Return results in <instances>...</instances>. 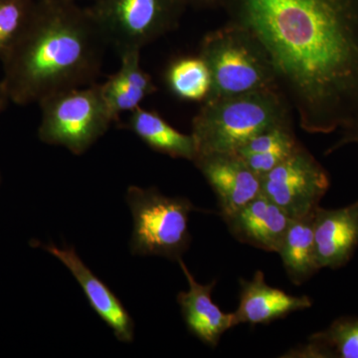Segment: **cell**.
<instances>
[{
  "label": "cell",
  "instance_id": "1",
  "mask_svg": "<svg viewBox=\"0 0 358 358\" xmlns=\"http://www.w3.org/2000/svg\"><path fill=\"white\" fill-rule=\"evenodd\" d=\"M267 53L308 134L358 126V0H219Z\"/></svg>",
  "mask_w": 358,
  "mask_h": 358
},
{
  "label": "cell",
  "instance_id": "2",
  "mask_svg": "<svg viewBox=\"0 0 358 358\" xmlns=\"http://www.w3.org/2000/svg\"><path fill=\"white\" fill-rule=\"evenodd\" d=\"M108 45L88 7L36 0L29 20L0 60L9 100L26 106L95 83Z\"/></svg>",
  "mask_w": 358,
  "mask_h": 358
},
{
  "label": "cell",
  "instance_id": "3",
  "mask_svg": "<svg viewBox=\"0 0 358 358\" xmlns=\"http://www.w3.org/2000/svg\"><path fill=\"white\" fill-rule=\"evenodd\" d=\"M292 113L291 106L279 90L206 100L192 124L197 157L237 155L257 134L293 122Z\"/></svg>",
  "mask_w": 358,
  "mask_h": 358
},
{
  "label": "cell",
  "instance_id": "4",
  "mask_svg": "<svg viewBox=\"0 0 358 358\" xmlns=\"http://www.w3.org/2000/svg\"><path fill=\"white\" fill-rule=\"evenodd\" d=\"M199 55L210 72L211 90L206 100L279 90L263 47L248 30L230 21L205 35Z\"/></svg>",
  "mask_w": 358,
  "mask_h": 358
},
{
  "label": "cell",
  "instance_id": "5",
  "mask_svg": "<svg viewBox=\"0 0 358 358\" xmlns=\"http://www.w3.org/2000/svg\"><path fill=\"white\" fill-rule=\"evenodd\" d=\"M126 201L133 216L129 251L178 261L189 248V214L196 207L185 197L164 195L157 187L129 186Z\"/></svg>",
  "mask_w": 358,
  "mask_h": 358
},
{
  "label": "cell",
  "instance_id": "6",
  "mask_svg": "<svg viewBox=\"0 0 358 358\" xmlns=\"http://www.w3.org/2000/svg\"><path fill=\"white\" fill-rule=\"evenodd\" d=\"M42 143L60 145L82 155L115 122L103 99L100 84L57 92L38 103Z\"/></svg>",
  "mask_w": 358,
  "mask_h": 358
},
{
  "label": "cell",
  "instance_id": "7",
  "mask_svg": "<svg viewBox=\"0 0 358 358\" xmlns=\"http://www.w3.org/2000/svg\"><path fill=\"white\" fill-rule=\"evenodd\" d=\"M88 7L117 54L143 47L178 27L185 0H92Z\"/></svg>",
  "mask_w": 358,
  "mask_h": 358
},
{
  "label": "cell",
  "instance_id": "8",
  "mask_svg": "<svg viewBox=\"0 0 358 358\" xmlns=\"http://www.w3.org/2000/svg\"><path fill=\"white\" fill-rule=\"evenodd\" d=\"M331 185L324 166L303 147L261 178V192L292 219L313 213Z\"/></svg>",
  "mask_w": 358,
  "mask_h": 358
},
{
  "label": "cell",
  "instance_id": "9",
  "mask_svg": "<svg viewBox=\"0 0 358 358\" xmlns=\"http://www.w3.org/2000/svg\"><path fill=\"white\" fill-rule=\"evenodd\" d=\"M45 251L57 258L79 282L90 306L101 320L112 329L117 341L133 343L136 324L120 299L83 262L72 246L60 247L54 244H39Z\"/></svg>",
  "mask_w": 358,
  "mask_h": 358
},
{
  "label": "cell",
  "instance_id": "10",
  "mask_svg": "<svg viewBox=\"0 0 358 358\" xmlns=\"http://www.w3.org/2000/svg\"><path fill=\"white\" fill-rule=\"evenodd\" d=\"M193 164L217 196L222 219L243 208L261 193V178L239 155H203Z\"/></svg>",
  "mask_w": 358,
  "mask_h": 358
},
{
  "label": "cell",
  "instance_id": "11",
  "mask_svg": "<svg viewBox=\"0 0 358 358\" xmlns=\"http://www.w3.org/2000/svg\"><path fill=\"white\" fill-rule=\"evenodd\" d=\"M313 231L320 268L343 267L358 247V201L333 210L317 207Z\"/></svg>",
  "mask_w": 358,
  "mask_h": 358
},
{
  "label": "cell",
  "instance_id": "12",
  "mask_svg": "<svg viewBox=\"0 0 358 358\" xmlns=\"http://www.w3.org/2000/svg\"><path fill=\"white\" fill-rule=\"evenodd\" d=\"M223 220L238 241L278 253L292 218L261 192L243 208Z\"/></svg>",
  "mask_w": 358,
  "mask_h": 358
},
{
  "label": "cell",
  "instance_id": "13",
  "mask_svg": "<svg viewBox=\"0 0 358 358\" xmlns=\"http://www.w3.org/2000/svg\"><path fill=\"white\" fill-rule=\"evenodd\" d=\"M179 267L188 282V289L178 294V303L188 331L204 345L216 348L224 333L235 324L234 315L226 313L212 301V292L216 281L202 285L195 280L182 258Z\"/></svg>",
  "mask_w": 358,
  "mask_h": 358
},
{
  "label": "cell",
  "instance_id": "14",
  "mask_svg": "<svg viewBox=\"0 0 358 358\" xmlns=\"http://www.w3.org/2000/svg\"><path fill=\"white\" fill-rule=\"evenodd\" d=\"M312 306L313 301L308 296H291L281 289L268 286L262 271H257L251 280L240 279L239 306L233 315L236 326H256L270 324Z\"/></svg>",
  "mask_w": 358,
  "mask_h": 358
},
{
  "label": "cell",
  "instance_id": "15",
  "mask_svg": "<svg viewBox=\"0 0 358 358\" xmlns=\"http://www.w3.org/2000/svg\"><path fill=\"white\" fill-rule=\"evenodd\" d=\"M141 51L131 50L119 54L120 69L100 84L103 99L115 122L124 112L131 113L148 96L157 91L152 76L141 66Z\"/></svg>",
  "mask_w": 358,
  "mask_h": 358
},
{
  "label": "cell",
  "instance_id": "16",
  "mask_svg": "<svg viewBox=\"0 0 358 358\" xmlns=\"http://www.w3.org/2000/svg\"><path fill=\"white\" fill-rule=\"evenodd\" d=\"M127 128L148 148L173 157L194 162L196 145L192 134L181 133L155 110L138 107L129 113Z\"/></svg>",
  "mask_w": 358,
  "mask_h": 358
},
{
  "label": "cell",
  "instance_id": "17",
  "mask_svg": "<svg viewBox=\"0 0 358 358\" xmlns=\"http://www.w3.org/2000/svg\"><path fill=\"white\" fill-rule=\"evenodd\" d=\"M315 212L292 219L278 252L294 285L303 284L320 268L315 253Z\"/></svg>",
  "mask_w": 358,
  "mask_h": 358
},
{
  "label": "cell",
  "instance_id": "18",
  "mask_svg": "<svg viewBox=\"0 0 358 358\" xmlns=\"http://www.w3.org/2000/svg\"><path fill=\"white\" fill-rule=\"evenodd\" d=\"M301 145L293 128V122L279 124L257 134L240 148L237 155L249 169L262 178Z\"/></svg>",
  "mask_w": 358,
  "mask_h": 358
},
{
  "label": "cell",
  "instance_id": "19",
  "mask_svg": "<svg viewBox=\"0 0 358 358\" xmlns=\"http://www.w3.org/2000/svg\"><path fill=\"white\" fill-rule=\"evenodd\" d=\"M308 341V345L292 350L286 357L358 358V317H339Z\"/></svg>",
  "mask_w": 358,
  "mask_h": 358
},
{
  "label": "cell",
  "instance_id": "20",
  "mask_svg": "<svg viewBox=\"0 0 358 358\" xmlns=\"http://www.w3.org/2000/svg\"><path fill=\"white\" fill-rule=\"evenodd\" d=\"M166 81L180 100L203 103L210 94V72L199 55L176 59L167 68Z\"/></svg>",
  "mask_w": 358,
  "mask_h": 358
},
{
  "label": "cell",
  "instance_id": "21",
  "mask_svg": "<svg viewBox=\"0 0 358 358\" xmlns=\"http://www.w3.org/2000/svg\"><path fill=\"white\" fill-rule=\"evenodd\" d=\"M36 0H0V55L24 29Z\"/></svg>",
  "mask_w": 358,
  "mask_h": 358
},
{
  "label": "cell",
  "instance_id": "22",
  "mask_svg": "<svg viewBox=\"0 0 358 358\" xmlns=\"http://www.w3.org/2000/svg\"><path fill=\"white\" fill-rule=\"evenodd\" d=\"M358 143V126L355 128L348 129V131H343V138L334 145L329 152H334L336 148L343 147V145H348V143Z\"/></svg>",
  "mask_w": 358,
  "mask_h": 358
},
{
  "label": "cell",
  "instance_id": "23",
  "mask_svg": "<svg viewBox=\"0 0 358 358\" xmlns=\"http://www.w3.org/2000/svg\"><path fill=\"white\" fill-rule=\"evenodd\" d=\"M188 6L199 9H210L219 7V0H185Z\"/></svg>",
  "mask_w": 358,
  "mask_h": 358
},
{
  "label": "cell",
  "instance_id": "24",
  "mask_svg": "<svg viewBox=\"0 0 358 358\" xmlns=\"http://www.w3.org/2000/svg\"><path fill=\"white\" fill-rule=\"evenodd\" d=\"M9 101L10 100H9L6 89H4L1 80H0V114L6 110L7 103H8Z\"/></svg>",
  "mask_w": 358,
  "mask_h": 358
},
{
  "label": "cell",
  "instance_id": "25",
  "mask_svg": "<svg viewBox=\"0 0 358 358\" xmlns=\"http://www.w3.org/2000/svg\"><path fill=\"white\" fill-rule=\"evenodd\" d=\"M0 183H1V173H0Z\"/></svg>",
  "mask_w": 358,
  "mask_h": 358
},
{
  "label": "cell",
  "instance_id": "26",
  "mask_svg": "<svg viewBox=\"0 0 358 358\" xmlns=\"http://www.w3.org/2000/svg\"><path fill=\"white\" fill-rule=\"evenodd\" d=\"M74 1H78V0H74Z\"/></svg>",
  "mask_w": 358,
  "mask_h": 358
}]
</instances>
